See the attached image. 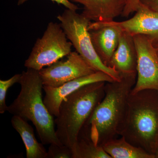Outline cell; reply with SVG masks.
<instances>
[{
    "label": "cell",
    "mask_w": 158,
    "mask_h": 158,
    "mask_svg": "<svg viewBox=\"0 0 158 158\" xmlns=\"http://www.w3.org/2000/svg\"><path fill=\"white\" fill-rule=\"evenodd\" d=\"M39 71L44 86L56 88L97 71L77 52H72L65 60H59Z\"/></svg>",
    "instance_id": "cell-8"
},
{
    "label": "cell",
    "mask_w": 158,
    "mask_h": 158,
    "mask_svg": "<svg viewBox=\"0 0 158 158\" xmlns=\"http://www.w3.org/2000/svg\"><path fill=\"white\" fill-rule=\"evenodd\" d=\"M119 135L154 156L158 148V91L131 93Z\"/></svg>",
    "instance_id": "cell-2"
},
{
    "label": "cell",
    "mask_w": 158,
    "mask_h": 158,
    "mask_svg": "<svg viewBox=\"0 0 158 158\" xmlns=\"http://www.w3.org/2000/svg\"><path fill=\"white\" fill-rule=\"evenodd\" d=\"M137 53L133 36L122 31L117 48L108 66L114 69L120 76L137 75Z\"/></svg>",
    "instance_id": "cell-12"
},
{
    "label": "cell",
    "mask_w": 158,
    "mask_h": 158,
    "mask_svg": "<svg viewBox=\"0 0 158 158\" xmlns=\"http://www.w3.org/2000/svg\"><path fill=\"white\" fill-rule=\"evenodd\" d=\"M137 75L120 76L119 81L106 82L105 95L80 133L102 146L120 135L128 100Z\"/></svg>",
    "instance_id": "cell-1"
},
{
    "label": "cell",
    "mask_w": 158,
    "mask_h": 158,
    "mask_svg": "<svg viewBox=\"0 0 158 158\" xmlns=\"http://www.w3.org/2000/svg\"><path fill=\"white\" fill-rule=\"evenodd\" d=\"M141 0H127L126 4L121 16L127 18L132 13L136 12Z\"/></svg>",
    "instance_id": "cell-19"
},
{
    "label": "cell",
    "mask_w": 158,
    "mask_h": 158,
    "mask_svg": "<svg viewBox=\"0 0 158 158\" xmlns=\"http://www.w3.org/2000/svg\"><path fill=\"white\" fill-rule=\"evenodd\" d=\"M137 53V80L131 93L144 90L158 91V55L153 39L144 35L133 36Z\"/></svg>",
    "instance_id": "cell-7"
},
{
    "label": "cell",
    "mask_w": 158,
    "mask_h": 158,
    "mask_svg": "<svg viewBox=\"0 0 158 158\" xmlns=\"http://www.w3.org/2000/svg\"><path fill=\"white\" fill-rule=\"evenodd\" d=\"M19 83L21 90L13 102L8 106L9 113L32 122L44 144H62L57 138L55 119L42 98L43 84L39 71L27 68Z\"/></svg>",
    "instance_id": "cell-3"
},
{
    "label": "cell",
    "mask_w": 158,
    "mask_h": 158,
    "mask_svg": "<svg viewBox=\"0 0 158 158\" xmlns=\"http://www.w3.org/2000/svg\"><path fill=\"white\" fill-rule=\"evenodd\" d=\"M135 15L122 22H110L132 36L144 35L158 39V13L140 3Z\"/></svg>",
    "instance_id": "cell-11"
},
{
    "label": "cell",
    "mask_w": 158,
    "mask_h": 158,
    "mask_svg": "<svg viewBox=\"0 0 158 158\" xmlns=\"http://www.w3.org/2000/svg\"><path fill=\"white\" fill-rule=\"evenodd\" d=\"M105 82L85 85L62 100L55 119L57 138L73 151L82 127L105 95Z\"/></svg>",
    "instance_id": "cell-4"
},
{
    "label": "cell",
    "mask_w": 158,
    "mask_h": 158,
    "mask_svg": "<svg viewBox=\"0 0 158 158\" xmlns=\"http://www.w3.org/2000/svg\"><path fill=\"white\" fill-rule=\"evenodd\" d=\"M28 0H19L18 5L21 6ZM53 2H56L58 4H61L66 7L67 9L76 11L79 9L78 7L70 2V0H51Z\"/></svg>",
    "instance_id": "cell-20"
},
{
    "label": "cell",
    "mask_w": 158,
    "mask_h": 158,
    "mask_svg": "<svg viewBox=\"0 0 158 158\" xmlns=\"http://www.w3.org/2000/svg\"><path fill=\"white\" fill-rule=\"evenodd\" d=\"M57 19L68 39L76 52L97 71L105 73L115 81L121 77L114 69L106 66L102 62L92 44L88 27L91 21L76 11L66 9Z\"/></svg>",
    "instance_id": "cell-5"
},
{
    "label": "cell",
    "mask_w": 158,
    "mask_h": 158,
    "mask_svg": "<svg viewBox=\"0 0 158 158\" xmlns=\"http://www.w3.org/2000/svg\"><path fill=\"white\" fill-rule=\"evenodd\" d=\"M11 123L22 139L27 158H47V152L42 143L37 141L34 130L28 121L19 116H13Z\"/></svg>",
    "instance_id": "cell-14"
},
{
    "label": "cell",
    "mask_w": 158,
    "mask_h": 158,
    "mask_svg": "<svg viewBox=\"0 0 158 158\" xmlns=\"http://www.w3.org/2000/svg\"><path fill=\"white\" fill-rule=\"evenodd\" d=\"M156 158H158V148L156 154Z\"/></svg>",
    "instance_id": "cell-23"
},
{
    "label": "cell",
    "mask_w": 158,
    "mask_h": 158,
    "mask_svg": "<svg viewBox=\"0 0 158 158\" xmlns=\"http://www.w3.org/2000/svg\"><path fill=\"white\" fill-rule=\"evenodd\" d=\"M140 3L158 13V0H141Z\"/></svg>",
    "instance_id": "cell-21"
},
{
    "label": "cell",
    "mask_w": 158,
    "mask_h": 158,
    "mask_svg": "<svg viewBox=\"0 0 158 158\" xmlns=\"http://www.w3.org/2000/svg\"><path fill=\"white\" fill-rule=\"evenodd\" d=\"M88 30L95 52L102 62L108 66L118 46L122 31L109 22H92Z\"/></svg>",
    "instance_id": "cell-10"
},
{
    "label": "cell",
    "mask_w": 158,
    "mask_h": 158,
    "mask_svg": "<svg viewBox=\"0 0 158 158\" xmlns=\"http://www.w3.org/2000/svg\"><path fill=\"white\" fill-rule=\"evenodd\" d=\"M83 6L82 15L93 22H110L121 15L127 0H70Z\"/></svg>",
    "instance_id": "cell-13"
},
{
    "label": "cell",
    "mask_w": 158,
    "mask_h": 158,
    "mask_svg": "<svg viewBox=\"0 0 158 158\" xmlns=\"http://www.w3.org/2000/svg\"><path fill=\"white\" fill-rule=\"evenodd\" d=\"M47 158H73V153L71 148L66 145L51 144Z\"/></svg>",
    "instance_id": "cell-18"
},
{
    "label": "cell",
    "mask_w": 158,
    "mask_h": 158,
    "mask_svg": "<svg viewBox=\"0 0 158 158\" xmlns=\"http://www.w3.org/2000/svg\"><path fill=\"white\" fill-rule=\"evenodd\" d=\"M114 80L102 71L69 81L58 87L43 86L45 94L43 99L46 106L51 115L56 117L61 102L66 97L85 85L98 82H113Z\"/></svg>",
    "instance_id": "cell-9"
},
{
    "label": "cell",
    "mask_w": 158,
    "mask_h": 158,
    "mask_svg": "<svg viewBox=\"0 0 158 158\" xmlns=\"http://www.w3.org/2000/svg\"><path fill=\"white\" fill-rule=\"evenodd\" d=\"M73 158H111L103 147L96 145L87 136L79 133Z\"/></svg>",
    "instance_id": "cell-16"
},
{
    "label": "cell",
    "mask_w": 158,
    "mask_h": 158,
    "mask_svg": "<svg viewBox=\"0 0 158 158\" xmlns=\"http://www.w3.org/2000/svg\"><path fill=\"white\" fill-rule=\"evenodd\" d=\"M21 74L15 75L10 79L0 80V113L3 114L8 111V106L6 103V94L9 88L14 84L19 83Z\"/></svg>",
    "instance_id": "cell-17"
},
{
    "label": "cell",
    "mask_w": 158,
    "mask_h": 158,
    "mask_svg": "<svg viewBox=\"0 0 158 158\" xmlns=\"http://www.w3.org/2000/svg\"><path fill=\"white\" fill-rule=\"evenodd\" d=\"M72 46L60 24L49 23L42 37L37 39L25 66L40 70L67 56Z\"/></svg>",
    "instance_id": "cell-6"
},
{
    "label": "cell",
    "mask_w": 158,
    "mask_h": 158,
    "mask_svg": "<svg viewBox=\"0 0 158 158\" xmlns=\"http://www.w3.org/2000/svg\"><path fill=\"white\" fill-rule=\"evenodd\" d=\"M153 44L155 48L156 51L158 55V39L153 40Z\"/></svg>",
    "instance_id": "cell-22"
},
{
    "label": "cell",
    "mask_w": 158,
    "mask_h": 158,
    "mask_svg": "<svg viewBox=\"0 0 158 158\" xmlns=\"http://www.w3.org/2000/svg\"><path fill=\"white\" fill-rule=\"evenodd\" d=\"M102 147L111 158H156L154 156L129 143L122 136L108 141Z\"/></svg>",
    "instance_id": "cell-15"
}]
</instances>
